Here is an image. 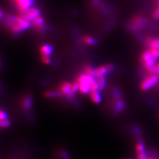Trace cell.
I'll return each mask as SVG.
<instances>
[{
  "label": "cell",
  "mask_w": 159,
  "mask_h": 159,
  "mask_svg": "<svg viewBox=\"0 0 159 159\" xmlns=\"http://www.w3.org/2000/svg\"><path fill=\"white\" fill-rule=\"evenodd\" d=\"M23 107L25 109H31L33 106V98L31 96H27L24 98L22 102Z\"/></svg>",
  "instance_id": "obj_10"
},
{
  "label": "cell",
  "mask_w": 159,
  "mask_h": 159,
  "mask_svg": "<svg viewBox=\"0 0 159 159\" xmlns=\"http://www.w3.org/2000/svg\"><path fill=\"white\" fill-rule=\"evenodd\" d=\"M84 73L86 74H88V75H90L92 76L93 77V72H94V68H93L92 66H86L85 67H84Z\"/></svg>",
  "instance_id": "obj_20"
},
{
  "label": "cell",
  "mask_w": 159,
  "mask_h": 159,
  "mask_svg": "<svg viewBox=\"0 0 159 159\" xmlns=\"http://www.w3.org/2000/svg\"><path fill=\"white\" fill-rule=\"evenodd\" d=\"M158 8H159V0H158Z\"/></svg>",
  "instance_id": "obj_29"
},
{
  "label": "cell",
  "mask_w": 159,
  "mask_h": 159,
  "mask_svg": "<svg viewBox=\"0 0 159 159\" xmlns=\"http://www.w3.org/2000/svg\"><path fill=\"white\" fill-rule=\"evenodd\" d=\"M44 96L47 98H57L62 96V94L60 90H48L44 92Z\"/></svg>",
  "instance_id": "obj_12"
},
{
  "label": "cell",
  "mask_w": 159,
  "mask_h": 159,
  "mask_svg": "<svg viewBox=\"0 0 159 159\" xmlns=\"http://www.w3.org/2000/svg\"><path fill=\"white\" fill-rule=\"evenodd\" d=\"M83 41L84 43L88 44V45H95L96 44V40L89 36H84L83 37Z\"/></svg>",
  "instance_id": "obj_18"
},
{
  "label": "cell",
  "mask_w": 159,
  "mask_h": 159,
  "mask_svg": "<svg viewBox=\"0 0 159 159\" xmlns=\"http://www.w3.org/2000/svg\"><path fill=\"white\" fill-rule=\"evenodd\" d=\"M148 153L147 152H142L138 153L137 158L138 159H148Z\"/></svg>",
  "instance_id": "obj_23"
},
{
  "label": "cell",
  "mask_w": 159,
  "mask_h": 159,
  "mask_svg": "<svg viewBox=\"0 0 159 159\" xmlns=\"http://www.w3.org/2000/svg\"><path fill=\"white\" fill-rule=\"evenodd\" d=\"M152 16H153V18L155 20H159V8L158 7L155 9V11H154Z\"/></svg>",
  "instance_id": "obj_27"
},
{
  "label": "cell",
  "mask_w": 159,
  "mask_h": 159,
  "mask_svg": "<svg viewBox=\"0 0 159 159\" xmlns=\"http://www.w3.org/2000/svg\"><path fill=\"white\" fill-rule=\"evenodd\" d=\"M11 1H13V2H15V1H16V0H11Z\"/></svg>",
  "instance_id": "obj_30"
},
{
  "label": "cell",
  "mask_w": 159,
  "mask_h": 159,
  "mask_svg": "<svg viewBox=\"0 0 159 159\" xmlns=\"http://www.w3.org/2000/svg\"><path fill=\"white\" fill-rule=\"evenodd\" d=\"M79 91L83 94H86L91 92V86L86 84H78Z\"/></svg>",
  "instance_id": "obj_16"
},
{
  "label": "cell",
  "mask_w": 159,
  "mask_h": 159,
  "mask_svg": "<svg viewBox=\"0 0 159 159\" xmlns=\"http://www.w3.org/2000/svg\"><path fill=\"white\" fill-rule=\"evenodd\" d=\"M96 81L97 82L98 86H99V91L103 90V89L105 88L106 86V78L105 76H99L96 78Z\"/></svg>",
  "instance_id": "obj_14"
},
{
  "label": "cell",
  "mask_w": 159,
  "mask_h": 159,
  "mask_svg": "<svg viewBox=\"0 0 159 159\" xmlns=\"http://www.w3.org/2000/svg\"><path fill=\"white\" fill-rule=\"evenodd\" d=\"M152 58L153 57H152L151 52H149V51L147 49L141 54L140 58H139V61H140V62L142 64H143L144 63L148 61L149 60H151Z\"/></svg>",
  "instance_id": "obj_11"
},
{
  "label": "cell",
  "mask_w": 159,
  "mask_h": 159,
  "mask_svg": "<svg viewBox=\"0 0 159 159\" xmlns=\"http://www.w3.org/2000/svg\"><path fill=\"white\" fill-rule=\"evenodd\" d=\"M53 49L51 46H50L49 44H44L40 49L41 54H44V55L49 56L52 52Z\"/></svg>",
  "instance_id": "obj_15"
},
{
  "label": "cell",
  "mask_w": 159,
  "mask_h": 159,
  "mask_svg": "<svg viewBox=\"0 0 159 159\" xmlns=\"http://www.w3.org/2000/svg\"><path fill=\"white\" fill-rule=\"evenodd\" d=\"M124 107H125V103H124L123 100H122L121 99H116V102L113 106L114 111L116 113L120 112L123 110Z\"/></svg>",
  "instance_id": "obj_13"
},
{
  "label": "cell",
  "mask_w": 159,
  "mask_h": 159,
  "mask_svg": "<svg viewBox=\"0 0 159 159\" xmlns=\"http://www.w3.org/2000/svg\"><path fill=\"white\" fill-rule=\"evenodd\" d=\"M133 133L137 137H140L142 135V131L140 127H139L138 126L133 127Z\"/></svg>",
  "instance_id": "obj_24"
},
{
  "label": "cell",
  "mask_w": 159,
  "mask_h": 159,
  "mask_svg": "<svg viewBox=\"0 0 159 159\" xmlns=\"http://www.w3.org/2000/svg\"><path fill=\"white\" fill-rule=\"evenodd\" d=\"M60 156H61L62 159H70L68 152H66L65 151H62L60 152Z\"/></svg>",
  "instance_id": "obj_25"
},
{
  "label": "cell",
  "mask_w": 159,
  "mask_h": 159,
  "mask_svg": "<svg viewBox=\"0 0 159 159\" xmlns=\"http://www.w3.org/2000/svg\"><path fill=\"white\" fill-rule=\"evenodd\" d=\"M0 119H1V120L7 119V114L6 111H4L3 110H1V111H0Z\"/></svg>",
  "instance_id": "obj_26"
},
{
  "label": "cell",
  "mask_w": 159,
  "mask_h": 159,
  "mask_svg": "<svg viewBox=\"0 0 159 159\" xmlns=\"http://www.w3.org/2000/svg\"><path fill=\"white\" fill-rule=\"evenodd\" d=\"M148 159H155V158H148Z\"/></svg>",
  "instance_id": "obj_28"
},
{
  "label": "cell",
  "mask_w": 159,
  "mask_h": 159,
  "mask_svg": "<svg viewBox=\"0 0 159 159\" xmlns=\"http://www.w3.org/2000/svg\"><path fill=\"white\" fill-rule=\"evenodd\" d=\"M4 19L5 25L15 34L21 33L31 26V22L21 16H14L11 15H6L4 17Z\"/></svg>",
  "instance_id": "obj_1"
},
{
  "label": "cell",
  "mask_w": 159,
  "mask_h": 159,
  "mask_svg": "<svg viewBox=\"0 0 159 159\" xmlns=\"http://www.w3.org/2000/svg\"><path fill=\"white\" fill-rule=\"evenodd\" d=\"M20 16L24 17L29 22L32 23L37 17L41 16V11L36 7H31L19 13Z\"/></svg>",
  "instance_id": "obj_3"
},
{
  "label": "cell",
  "mask_w": 159,
  "mask_h": 159,
  "mask_svg": "<svg viewBox=\"0 0 159 159\" xmlns=\"http://www.w3.org/2000/svg\"><path fill=\"white\" fill-rule=\"evenodd\" d=\"M136 151L138 153L139 152H142L145 151V143H144L143 140L142 139L139 138L138 139L137 144L136 145Z\"/></svg>",
  "instance_id": "obj_17"
},
{
  "label": "cell",
  "mask_w": 159,
  "mask_h": 159,
  "mask_svg": "<svg viewBox=\"0 0 159 159\" xmlns=\"http://www.w3.org/2000/svg\"><path fill=\"white\" fill-rule=\"evenodd\" d=\"M95 81V78L90 75H88V74H86L85 73L80 74L75 80V82H77L78 84H86L90 86Z\"/></svg>",
  "instance_id": "obj_7"
},
{
  "label": "cell",
  "mask_w": 159,
  "mask_h": 159,
  "mask_svg": "<svg viewBox=\"0 0 159 159\" xmlns=\"http://www.w3.org/2000/svg\"><path fill=\"white\" fill-rule=\"evenodd\" d=\"M17 9L19 13L29 8L32 7L34 4V0H16Z\"/></svg>",
  "instance_id": "obj_5"
},
{
  "label": "cell",
  "mask_w": 159,
  "mask_h": 159,
  "mask_svg": "<svg viewBox=\"0 0 159 159\" xmlns=\"http://www.w3.org/2000/svg\"><path fill=\"white\" fill-rule=\"evenodd\" d=\"M90 98L93 101V102H94L95 103H101L102 102V95L100 91L99 90H92L90 92Z\"/></svg>",
  "instance_id": "obj_9"
},
{
  "label": "cell",
  "mask_w": 159,
  "mask_h": 159,
  "mask_svg": "<svg viewBox=\"0 0 159 159\" xmlns=\"http://www.w3.org/2000/svg\"><path fill=\"white\" fill-rule=\"evenodd\" d=\"M149 52H151L152 57L155 58L157 61L159 60V49L157 48H148Z\"/></svg>",
  "instance_id": "obj_19"
},
{
  "label": "cell",
  "mask_w": 159,
  "mask_h": 159,
  "mask_svg": "<svg viewBox=\"0 0 159 159\" xmlns=\"http://www.w3.org/2000/svg\"><path fill=\"white\" fill-rule=\"evenodd\" d=\"M41 60L43 62V63L46 64H50L51 63V59L49 56L44 55V54H41Z\"/></svg>",
  "instance_id": "obj_22"
},
{
  "label": "cell",
  "mask_w": 159,
  "mask_h": 159,
  "mask_svg": "<svg viewBox=\"0 0 159 159\" xmlns=\"http://www.w3.org/2000/svg\"><path fill=\"white\" fill-rule=\"evenodd\" d=\"M158 83L159 76L157 75V74L148 75L143 80V81L141 83L140 87L143 91H147L152 88L153 87L157 86Z\"/></svg>",
  "instance_id": "obj_2"
},
{
  "label": "cell",
  "mask_w": 159,
  "mask_h": 159,
  "mask_svg": "<svg viewBox=\"0 0 159 159\" xmlns=\"http://www.w3.org/2000/svg\"><path fill=\"white\" fill-rule=\"evenodd\" d=\"M72 83L68 82H64L60 87V92L62 94V96L66 97L68 99H71L74 97V93L71 90Z\"/></svg>",
  "instance_id": "obj_6"
},
{
  "label": "cell",
  "mask_w": 159,
  "mask_h": 159,
  "mask_svg": "<svg viewBox=\"0 0 159 159\" xmlns=\"http://www.w3.org/2000/svg\"><path fill=\"white\" fill-rule=\"evenodd\" d=\"M114 68V66L112 64H107L105 65L99 66L96 69H94L93 77L97 78L99 76H105L106 74L111 72Z\"/></svg>",
  "instance_id": "obj_4"
},
{
  "label": "cell",
  "mask_w": 159,
  "mask_h": 159,
  "mask_svg": "<svg viewBox=\"0 0 159 159\" xmlns=\"http://www.w3.org/2000/svg\"><path fill=\"white\" fill-rule=\"evenodd\" d=\"M31 23L33 24V25L39 31L42 32V33L44 31V19L41 16H39V17H37Z\"/></svg>",
  "instance_id": "obj_8"
},
{
  "label": "cell",
  "mask_w": 159,
  "mask_h": 159,
  "mask_svg": "<svg viewBox=\"0 0 159 159\" xmlns=\"http://www.w3.org/2000/svg\"><path fill=\"white\" fill-rule=\"evenodd\" d=\"M11 125V122L8 119H4V120H1L0 121V126L2 128H7Z\"/></svg>",
  "instance_id": "obj_21"
}]
</instances>
